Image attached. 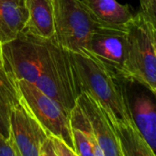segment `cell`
Listing matches in <instances>:
<instances>
[{
	"label": "cell",
	"mask_w": 156,
	"mask_h": 156,
	"mask_svg": "<svg viewBox=\"0 0 156 156\" xmlns=\"http://www.w3.org/2000/svg\"><path fill=\"white\" fill-rule=\"evenodd\" d=\"M27 20L24 0H0V43L15 39L23 30Z\"/></svg>",
	"instance_id": "12"
},
{
	"label": "cell",
	"mask_w": 156,
	"mask_h": 156,
	"mask_svg": "<svg viewBox=\"0 0 156 156\" xmlns=\"http://www.w3.org/2000/svg\"><path fill=\"white\" fill-rule=\"evenodd\" d=\"M113 76L132 123L156 153V91L129 73Z\"/></svg>",
	"instance_id": "5"
},
{
	"label": "cell",
	"mask_w": 156,
	"mask_h": 156,
	"mask_svg": "<svg viewBox=\"0 0 156 156\" xmlns=\"http://www.w3.org/2000/svg\"><path fill=\"white\" fill-rule=\"evenodd\" d=\"M127 73L137 77L156 91V20L143 10L127 25Z\"/></svg>",
	"instance_id": "3"
},
{
	"label": "cell",
	"mask_w": 156,
	"mask_h": 156,
	"mask_svg": "<svg viewBox=\"0 0 156 156\" xmlns=\"http://www.w3.org/2000/svg\"><path fill=\"white\" fill-rule=\"evenodd\" d=\"M20 99L48 135L57 137L74 151L70 115L35 85L18 81Z\"/></svg>",
	"instance_id": "6"
},
{
	"label": "cell",
	"mask_w": 156,
	"mask_h": 156,
	"mask_svg": "<svg viewBox=\"0 0 156 156\" xmlns=\"http://www.w3.org/2000/svg\"><path fill=\"white\" fill-rule=\"evenodd\" d=\"M0 156H20L9 139L0 136Z\"/></svg>",
	"instance_id": "18"
},
{
	"label": "cell",
	"mask_w": 156,
	"mask_h": 156,
	"mask_svg": "<svg viewBox=\"0 0 156 156\" xmlns=\"http://www.w3.org/2000/svg\"><path fill=\"white\" fill-rule=\"evenodd\" d=\"M111 125L119 140L123 156H156L132 121L115 122Z\"/></svg>",
	"instance_id": "15"
},
{
	"label": "cell",
	"mask_w": 156,
	"mask_h": 156,
	"mask_svg": "<svg viewBox=\"0 0 156 156\" xmlns=\"http://www.w3.org/2000/svg\"><path fill=\"white\" fill-rule=\"evenodd\" d=\"M52 150L56 156H78L77 153L57 137L49 135Z\"/></svg>",
	"instance_id": "17"
},
{
	"label": "cell",
	"mask_w": 156,
	"mask_h": 156,
	"mask_svg": "<svg viewBox=\"0 0 156 156\" xmlns=\"http://www.w3.org/2000/svg\"><path fill=\"white\" fill-rule=\"evenodd\" d=\"M1 46H2V44L0 43V67H2V65H3V61H2V50H1Z\"/></svg>",
	"instance_id": "22"
},
{
	"label": "cell",
	"mask_w": 156,
	"mask_h": 156,
	"mask_svg": "<svg viewBox=\"0 0 156 156\" xmlns=\"http://www.w3.org/2000/svg\"><path fill=\"white\" fill-rule=\"evenodd\" d=\"M48 136L20 99L10 112L9 137L20 156H41L42 145Z\"/></svg>",
	"instance_id": "9"
},
{
	"label": "cell",
	"mask_w": 156,
	"mask_h": 156,
	"mask_svg": "<svg viewBox=\"0 0 156 156\" xmlns=\"http://www.w3.org/2000/svg\"><path fill=\"white\" fill-rule=\"evenodd\" d=\"M54 39L70 52L88 55L87 45L99 24L81 0H51Z\"/></svg>",
	"instance_id": "4"
},
{
	"label": "cell",
	"mask_w": 156,
	"mask_h": 156,
	"mask_svg": "<svg viewBox=\"0 0 156 156\" xmlns=\"http://www.w3.org/2000/svg\"><path fill=\"white\" fill-rule=\"evenodd\" d=\"M152 1H153V2H156V0H151V2H152Z\"/></svg>",
	"instance_id": "24"
},
{
	"label": "cell",
	"mask_w": 156,
	"mask_h": 156,
	"mask_svg": "<svg viewBox=\"0 0 156 156\" xmlns=\"http://www.w3.org/2000/svg\"><path fill=\"white\" fill-rule=\"evenodd\" d=\"M41 38L21 31L15 39L2 43V67L17 81L35 85L41 64Z\"/></svg>",
	"instance_id": "7"
},
{
	"label": "cell",
	"mask_w": 156,
	"mask_h": 156,
	"mask_svg": "<svg viewBox=\"0 0 156 156\" xmlns=\"http://www.w3.org/2000/svg\"><path fill=\"white\" fill-rule=\"evenodd\" d=\"M151 15L153 16V18L156 20V2H151Z\"/></svg>",
	"instance_id": "21"
},
{
	"label": "cell",
	"mask_w": 156,
	"mask_h": 156,
	"mask_svg": "<svg viewBox=\"0 0 156 156\" xmlns=\"http://www.w3.org/2000/svg\"><path fill=\"white\" fill-rule=\"evenodd\" d=\"M35 86L70 115L80 93L70 52L54 38L43 40L41 73Z\"/></svg>",
	"instance_id": "2"
},
{
	"label": "cell",
	"mask_w": 156,
	"mask_h": 156,
	"mask_svg": "<svg viewBox=\"0 0 156 156\" xmlns=\"http://www.w3.org/2000/svg\"><path fill=\"white\" fill-rule=\"evenodd\" d=\"M140 9L151 14V0H140Z\"/></svg>",
	"instance_id": "20"
},
{
	"label": "cell",
	"mask_w": 156,
	"mask_h": 156,
	"mask_svg": "<svg viewBox=\"0 0 156 156\" xmlns=\"http://www.w3.org/2000/svg\"><path fill=\"white\" fill-rule=\"evenodd\" d=\"M42 151L48 155V156H56L53 150H52V147H51V140H50V138L48 136L47 140H45V142L43 143L42 145Z\"/></svg>",
	"instance_id": "19"
},
{
	"label": "cell",
	"mask_w": 156,
	"mask_h": 156,
	"mask_svg": "<svg viewBox=\"0 0 156 156\" xmlns=\"http://www.w3.org/2000/svg\"><path fill=\"white\" fill-rule=\"evenodd\" d=\"M76 103L88 118L105 156H123L118 136L106 113L96 100L87 93H81Z\"/></svg>",
	"instance_id": "10"
},
{
	"label": "cell",
	"mask_w": 156,
	"mask_h": 156,
	"mask_svg": "<svg viewBox=\"0 0 156 156\" xmlns=\"http://www.w3.org/2000/svg\"></svg>",
	"instance_id": "25"
},
{
	"label": "cell",
	"mask_w": 156,
	"mask_h": 156,
	"mask_svg": "<svg viewBox=\"0 0 156 156\" xmlns=\"http://www.w3.org/2000/svg\"><path fill=\"white\" fill-rule=\"evenodd\" d=\"M95 20L103 25L126 26L133 19L134 13L128 5L117 0H81Z\"/></svg>",
	"instance_id": "13"
},
{
	"label": "cell",
	"mask_w": 156,
	"mask_h": 156,
	"mask_svg": "<svg viewBox=\"0 0 156 156\" xmlns=\"http://www.w3.org/2000/svg\"><path fill=\"white\" fill-rule=\"evenodd\" d=\"M74 151L78 156H95L94 149L88 136L81 129L71 127Z\"/></svg>",
	"instance_id": "16"
},
{
	"label": "cell",
	"mask_w": 156,
	"mask_h": 156,
	"mask_svg": "<svg viewBox=\"0 0 156 156\" xmlns=\"http://www.w3.org/2000/svg\"><path fill=\"white\" fill-rule=\"evenodd\" d=\"M20 101L18 81L0 67V136L9 139L10 131V112Z\"/></svg>",
	"instance_id": "14"
},
{
	"label": "cell",
	"mask_w": 156,
	"mask_h": 156,
	"mask_svg": "<svg viewBox=\"0 0 156 156\" xmlns=\"http://www.w3.org/2000/svg\"><path fill=\"white\" fill-rule=\"evenodd\" d=\"M70 56L79 93L95 99L111 123L131 121L113 74L91 57L73 52Z\"/></svg>",
	"instance_id": "1"
},
{
	"label": "cell",
	"mask_w": 156,
	"mask_h": 156,
	"mask_svg": "<svg viewBox=\"0 0 156 156\" xmlns=\"http://www.w3.org/2000/svg\"><path fill=\"white\" fill-rule=\"evenodd\" d=\"M88 57L98 62L112 74L127 73L128 34L126 26L98 24L87 45Z\"/></svg>",
	"instance_id": "8"
},
{
	"label": "cell",
	"mask_w": 156,
	"mask_h": 156,
	"mask_svg": "<svg viewBox=\"0 0 156 156\" xmlns=\"http://www.w3.org/2000/svg\"><path fill=\"white\" fill-rule=\"evenodd\" d=\"M41 156H48V155H47L43 151H42V148H41Z\"/></svg>",
	"instance_id": "23"
},
{
	"label": "cell",
	"mask_w": 156,
	"mask_h": 156,
	"mask_svg": "<svg viewBox=\"0 0 156 156\" xmlns=\"http://www.w3.org/2000/svg\"><path fill=\"white\" fill-rule=\"evenodd\" d=\"M28 20L23 32L49 40L54 37V16L51 0H24Z\"/></svg>",
	"instance_id": "11"
}]
</instances>
